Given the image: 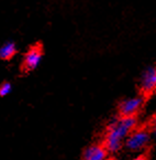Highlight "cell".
<instances>
[{"mask_svg":"<svg viewBox=\"0 0 156 160\" xmlns=\"http://www.w3.org/2000/svg\"><path fill=\"white\" fill-rule=\"evenodd\" d=\"M107 149L100 145H92L84 152V160H106Z\"/></svg>","mask_w":156,"mask_h":160,"instance_id":"obj_6","label":"cell"},{"mask_svg":"<svg viewBox=\"0 0 156 160\" xmlns=\"http://www.w3.org/2000/svg\"><path fill=\"white\" fill-rule=\"evenodd\" d=\"M12 92V84L10 82H3L0 85V97H6Z\"/></svg>","mask_w":156,"mask_h":160,"instance_id":"obj_8","label":"cell"},{"mask_svg":"<svg viewBox=\"0 0 156 160\" xmlns=\"http://www.w3.org/2000/svg\"><path fill=\"white\" fill-rule=\"evenodd\" d=\"M149 140V134L145 129H139L131 132L126 138V147L130 150H140L144 148Z\"/></svg>","mask_w":156,"mask_h":160,"instance_id":"obj_2","label":"cell"},{"mask_svg":"<svg viewBox=\"0 0 156 160\" xmlns=\"http://www.w3.org/2000/svg\"><path fill=\"white\" fill-rule=\"evenodd\" d=\"M136 119L134 116H122L121 118L113 120L108 127L105 139V148L107 151L116 152L122 146L123 139L128 138L130 132L134 129Z\"/></svg>","mask_w":156,"mask_h":160,"instance_id":"obj_1","label":"cell"},{"mask_svg":"<svg viewBox=\"0 0 156 160\" xmlns=\"http://www.w3.org/2000/svg\"><path fill=\"white\" fill-rule=\"evenodd\" d=\"M42 59H43L42 49L40 47L35 45V47L31 48L26 53V55L23 58V62H22V68L26 72L35 70L41 64Z\"/></svg>","mask_w":156,"mask_h":160,"instance_id":"obj_3","label":"cell"},{"mask_svg":"<svg viewBox=\"0 0 156 160\" xmlns=\"http://www.w3.org/2000/svg\"><path fill=\"white\" fill-rule=\"evenodd\" d=\"M156 88V68H149L141 78V90L145 94L152 93Z\"/></svg>","mask_w":156,"mask_h":160,"instance_id":"obj_5","label":"cell"},{"mask_svg":"<svg viewBox=\"0 0 156 160\" xmlns=\"http://www.w3.org/2000/svg\"><path fill=\"white\" fill-rule=\"evenodd\" d=\"M133 160H146V158H145L144 156H139V157L134 158Z\"/></svg>","mask_w":156,"mask_h":160,"instance_id":"obj_10","label":"cell"},{"mask_svg":"<svg viewBox=\"0 0 156 160\" xmlns=\"http://www.w3.org/2000/svg\"><path fill=\"white\" fill-rule=\"evenodd\" d=\"M17 45L13 41H7L0 45V60L1 61H9L16 55Z\"/></svg>","mask_w":156,"mask_h":160,"instance_id":"obj_7","label":"cell"},{"mask_svg":"<svg viewBox=\"0 0 156 160\" xmlns=\"http://www.w3.org/2000/svg\"><path fill=\"white\" fill-rule=\"evenodd\" d=\"M143 104V99L141 97H131L126 98L120 105V113L122 116H134Z\"/></svg>","mask_w":156,"mask_h":160,"instance_id":"obj_4","label":"cell"},{"mask_svg":"<svg viewBox=\"0 0 156 160\" xmlns=\"http://www.w3.org/2000/svg\"><path fill=\"white\" fill-rule=\"evenodd\" d=\"M152 132L156 137V118L153 120V124H152Z\"/></svg>","mask_w":156,"mask_h":160,"instance_id":"obj_9","label":"cell"}]
</instances>
